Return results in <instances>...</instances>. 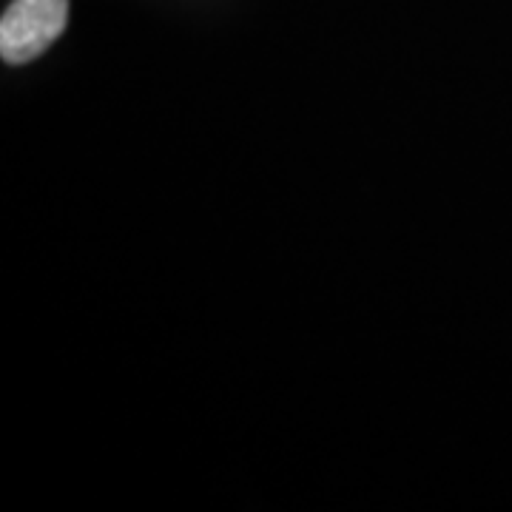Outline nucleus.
<instances>
[{"instance_id":"f257e3e1","label":"nucleus","mask_w":512,"mask_h":512,"mask_svg":"<svg viewBox=\"0 0 512 512\" xmlns=\"http://www.w3.org/2000/svg\"><path fill=\"white\" fill-rule=\"evenodd\" d=\"M69 20V0H15L0 20V55L20 66L40 57Z\"/></svg>"}]
</instances>
